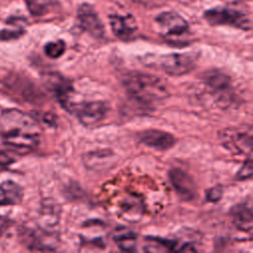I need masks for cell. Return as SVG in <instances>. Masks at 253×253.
Wrapping results in <instances>:
<instances>
[{"mask_svg":"<svg viewBox=\"0 0 253 253\" xmlns=\"http://www.w3.org/2000/svg\"><path fill=\"white\" fill-rule=\"evenodd\" d=\"M65 51V43L63 41H55L47 42L44 46L45 54L50 58H58Z\"/></svg>","mask_w":253,"mask_h":253,"instance_id":"d6986e66","label":"cell"},{"mask_svg":"<svg viewBox=\"0 0 253 253\" xmlns=\"http://www.w3.org/2000/svg\"><path fill=\"white\" fill-rule=\"evenodd\" d=\"M114 240L122 250L131 251L136 244V235L127 228H117L114 233Z\"/></svg>","mask_w":253,"mask_h":253,"instance_id":"e0dca14e","label":"cell"},{"mask_svg":"<svg viewBox=\"0 0 253 253\" xmlns=\"http://www.w3.org/2000/svg\"><path fill=\"white\" fill-rule=\"evenodd\" d=\"M251 175H252V161L249 156L248 159L246 160V162L243 164V166L238 171L236 178L238 180H246V179H249L251 177Z\"/></svg>","mask_w":253,"mask_h":253,"instance_id":"44dd1931","label":"cell"},{"mask_svg":"<svg viewBox=\"0 0 253 253\" xmlns=\"http://www.w3.org/2000/svg\"><path fill=\"white\" fill-rule=\"evenodd\" d=\"M110 25L113 33L122 41H128L133 38L136 32V24L130 15H110Z\"/></svg>","mask_w":253,"mask_h":253,"instance_id":"7c38bea8","label":"cell"},{"mask_svg":"<svg viewBox=\"0 0 253 253\" xmlns=\"http://www.w3.org/2000/svg\"><path fill=\"white\" fill-rule=\"evenodd\" d=\"M205 82L215 93L224 94L225 92L229 91V78L219 71H211L207 73L205 77Z\"/></svg>","mask_w":253,"mask_h":253,"instance_id":"2e32d148","label":"cell"},{"mask_svg":"<svg viewBox=\"0 0 253 253\" xmlns=\"http://www.w3.org/2000/svg\"><path fill=\"white\" fill-rule=\"evenodd\" d=\"M220 143L235 154H248L252 150V129L245 127H226L218 132Z\"/></svg>","mask_w":253,"mask_h":253,"instance_id":"277c9868","label":"cell"},{"mask_svg":"<svg viewBox=\"0 0 253 253\" xmlns=\"http://www.w3.org/2000/svg\"><path fill=\"white\" fill-rule=\"evenodd\" d=\"M157 65L167 74L173 76L184 75L194 69L196 57L190 53L166 54L158 58Z\"/></svg>","mask_w":253,"mask_h":253,"instance_id":"52a82bcc","label":"cell"},{"mask_svg":"<svg viewBox=\"0 0 253 253\" xmlns=\"http://www.w3.org/2000/svg\"><path fill=\"white\" fill-rule=\"evenodd\" d=\"M124 85L132 98L145 104L162 101L169 95L166 84L152 74L135 71L127 73L124 78Z\"/></svg>","mask_w":253,"mask_h":253,"instance_id":"7a4b0ae2","label":"cell"},{"mask_svg":"<svg viewBox=\"0 0 253 253\" xmlns=\"http://www.w3.org/2000/svg\"><path fill=\"white\" fill-rule=\"evenodd\" d=\"M48 234L36 231L30 228H26L21 233L22 242L30 250L37 251H50L54 249V245L51 237H47Z\"/></svg>","mask_w":253,"mask_h":253,"instance_id":"4fadbf2b","label":"cell"},{"mask_svg":"<svg viewBox=\"0 0 253 253\" xmlns=\"http://www.w3.org/2000/svg\"><path fill=\"white\" fill-rule=\"evenodd\" d=\"M170 181L176 192L186 200H191L196 196L197 187L193 178L184 170L173 168L169 172Z\"/></svg>","mask_w":253,"mask_h":253,"instance_id":"30bf717a","label":"cell"},{"mask_svg":"<svg viewBox=\"0 0 253 253\" xmlns=\"http://www.w3.org/2000/svg\"><path fill=\"white\" fill-rule=\"evenodd\" d=\"M29 12L35 17L46 15L54 6L55 0H25Z\"/></svg>","mask_w":253,"mask_h":253,"instance_id":"ac0fdd59","label":"cell"},{"mask_svg":"<svg viewBox=\"0 0 253 253\" xmlns=\"http://www.w3.org/2000/svg\"><path fill=\"white\" fill-rule=\"evenodd\" d=\"M69 111L76 115L77 119L83 126H95L104 120L108 112V108L103 102L91 101L72 104Z\"/></svg>","mask_w":253,"mask_h":253,"instance_id":"8992f818","label":"cell"},{"mask_svg":"<svg viewBox=\"0 0 253 253\" xmlns=\"http://www.w3.org/2000/svg\"><path fill=\"white\" fill-rule=\"evenodd\" d=\"M10 162H11V159L7 155V153L0 149V165H7Z\"/></svg>","mask_w":253,"mask_h":253,"instance_id":"603a6c76","label":"cell"},{"mask_svg":"<svg viewBox=\"0 0 253 253\" xmlns=\"http://www.w3.org/2000/svg\"><path fill=\"white\" fill-rule=\"evenodd\" d=\"M204 17L212 26H230L244 31L251 29L250 18L245 13L232 8H211L205 12Z\"/></svg>","mask_w":253,"mask_h":253,"instance_id":"3957f363","label":"cell"},{"mask_svg":"<svg viewBox=\"0 0 253 253\" xmlns=\"http://www.w3.org/2000/svg\"><path fill=\"white\" fill-rule=\"evenodd\" d=\"M222 196V189L219 186L211 188L207 192V200L210 202H217Z\"/></svg>","mask_w":253,"mask_h":253,"instance_id":"7402d4cb","label":"cell"},{"mask_svg":"<svg viewBox=\"0 0 253 253\" xmlns=\"http://www.w3.org/2000/svg\"><path fill=\"white\" fill-rule=\"evenodd\" d=\"M160 33L173 43L183 42L189 35V25L186 20L176 12H163L155 19Z\"/></svg>","mask_w":253,"mask_h":253,"instance_id":"5b68a950","label":"cell"},{"mask_svg":"<svg viewBox=\"0 0 253 253\" xmlns=\"http://www.w3.org/2000/svg\"><path fill=\"white\" fill-rule=\"evenodd\" d=\"M23 189L14 181L7 180L0 184V206H15L22 202Z\"/></svg>","mask_w":253,"mask_h":253,"instance_id":"5bb4252c","label":"cell"},{"mask_svg":"<svg viewBox=\"0 0 253 253\" xmlns=\"http://www.w3.org/2000/svg\"><path fill=\"white\" fill-rule=\"evenodd\" d=\"M233 224L242 231L250 232L252 229V211L249 206L238 205L232 211Z\"/></svg>","mask_w":253,"mask_h":253,"instance_id":"9a60e30c","label":"cell"},{"mask_svg":"<svg viewBox=\"0 0 253 253\" xmlns=\"http://www.w3.org/2000/svg\"><path fill=\"white\" fill-rule=\"evenodd\" d=\"M77 18L80 27L92 37L98 39L104 37V25L93 6L88 3L81 4L77 10Z\"/></svg>","mask_w":253,"mask_h":253,"instance_id":"ba28073f","label":"cell"},{"mask_svg":"<svg viewBox=\"0 0 253 253\" xmlns=\"http://www.w3.org/2000/svg\"><path fill=\"white\" fill-rule=\"evenodd\" d=\"M45 85L54 94L57 101L63 108L69 110L71 105L70 96L72 93V86L68 80L57 73H48L44 77Z\"/></svg>","mask_w":253,"mask_h":253,"instance_id":"9c48e42d","label":"cell"},{"mask_svg":"<svg viewBox=\"0 0 253 253\" xmlns=\"http://www.w3.org/2000/svg\"><path fill=\"white\" fill-rule=\"evenodd\" d=\"M123 211L124 212L127 213V214H134L136 212H139V209H140V203L134 199L133 197L127 198L122 205Z\"/></svg>","mask_w":253,"mask_h":253,"instance_id":"ffe728a7","label":"cell"},{"mask_svg":"<svg viewBox=\"0 0 253 253\" xmlns=\"http://www.w3.org/2000/svg\"><path fill=\"white\" fill-rule=\"evenodd\" d=\"M41 126L31 115L8 109L0 114V138L11 150L27 154L40 143Z\"/></svg>","mask_w":253,"mask_h":253,"instance_id":"6da1fadb","label":"cell"},{"mask_svg":"<svg viewBox=\"0 0 253 253\" xmlns=\"http://www.w3.org/2000/svg\"><path fill=\"white\" fill-rule=\"evenodd\" d=\"M139 140L147 146L159 150H167L175 144V137L166 131L160 129H146L138 134Z\"/></svg>","mask_w":253,"mask_h":253,"instance_id":"8fae6325","label":"cell"}]
</instances>
